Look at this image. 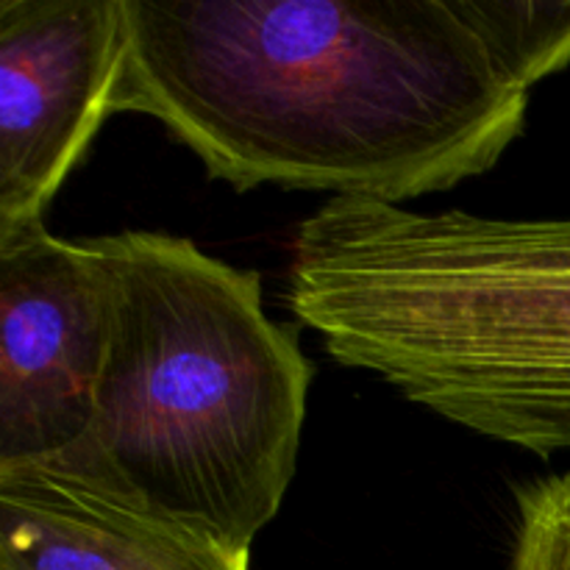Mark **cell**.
<instances>
[{
  "label": "cell",
  "instance_id": "5b68a950",
  "mask_svg": "<svg viewBox=\"0 0 570 570\" xmlns=\"http://www.w3.org/2000/svg\"><path fill=\"white\" fill-rule=\"evenodd\" d=\"M109 295L87 239L0 245V468L65 454L92 421Z\"/></svg>",
  "mask_w": 570,
  "mask_h": 570
},
{
  "label": "cell",
  "instance_id": "52a82bcc",
  "mask_svg": "<svg viewBox=\"0 0 570 570\" xmlns=\"http://www.w3.org/2000/svg\"><path fill=\"white\" fill-rule=\"evenodd\" d=\"M512 570H570V473L518 490Z\"/></svg>",
  "mask_w": 570,
  "mask_h": 570
},
{
  "label": "cell",
  "instance_id": "8992f818",
  "mask_svg": "<svg viewBox=\"0 0 570 570\" xmlns=\"http://www.w3.org/2000/svg\"><path fill=\"white\" fill-rule=\"evenodd\" d=\"M0 570H250V549L42 460L0 468Z\"/></svg>",
  "mask_w": 570,
  "mask_h": 570
},
{
  "label": "cell",
  "instance_id": "7a4b0ae2",
  "mask_svg": "<svg viewBox=\"0 0 570 570\" xmlns=\"http://www.w3.org/2000/svg\"><path fill=\"white\" fill-rule=\"evenodd\" d=\"M287 304L332 360L412 404L570 454V217L334 198L295 232Z\"/></svg>",
  "mask_w": 570,
  "mask_h": 570
},
{
  "label": "cell",
  "instance_id": "3957f363",
  "mask_svg": "<svg viewBox=\"0 0 570 570\" xmlns=\"http://www.w3.org/2000/svg\"><path fill=\"white\" fill-rule=\"evenodd\" d=\"M109 295L92 421L53 462L250 549L298 465L315 365L262 276L161 232L89 237Z\"/></svg>",
  "mask_w": 570,
  "mask_h": 570
},
{
  "label": "cell",
  "instance_id": "277c9868",
  "mask_svg": "<svg viewBox=\"0 0 570 570\" xmlns=\"http://www.w3.org/2000/svg\"><path fill=\"white\" fill-rule=\"evenodd\" d=\"M122 0H0V245L50 200L115 115Z\"/></svg>",
  "mask_w": 570,
  "mask_h": 570
},
{
  "label": "cell",
  "instance_id": "6da1fadb",
  "mask_svg": "<svg viewBox=\"0 0 570 570\" xmlns=\"http://www.w3.org/2000/svg\"><path fill=\"white\" fill-rule=\"evenodd\" d=\"M117 111L209 178L404 206L484 176L570 65V0H122Z\"/></svg>",
  "mask_w": 570,
  "mask_h": 570
}]
</instances>
